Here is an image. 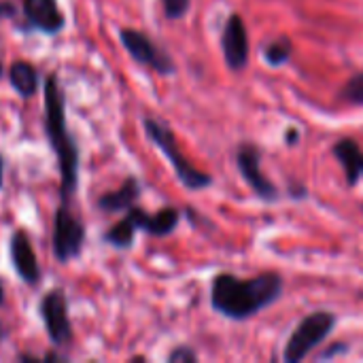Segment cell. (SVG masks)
<instances>
[{
    "label": "cell",
    "mask_w": 363,
    "mask_h": 363,
    "mask_svg": "<svg viewBox=\"0 0 363 363\" xmlns=\"http://www.w3.org/2000/svg\"><path fill=\"white\" fill-rule=\"evenodd\" d=\"M283 294V277L277 272H264L253 279H238L236 274L221 272L211 285L213 308L234 321H245L264 308L272 306Z\"/></svg>",
    "instance_id": "cell-1"
},
{
    "label": "cell",
    "mask_w": 363,
    "mask_h": 363,
    "mask_svg": "<svg viewBox=\"0 0 363 363\" xmlns=\"http://www.w3.org/2000/svg\"><path fill=\"white\" fill-rule=\"evenodd\" d=\"M45 113H47V134L51 138V145L60 160V172H62V189L64 194H70L77 185V168H79V155L77 147L72 145L66 119H64V100L57 89V81L53 77L45 83Z\"/></svg>",
    "instance_id": "cell-2"
},
{
    "label": "cell",
    "mask_w": 363,
    "mask_h": 363,
    "mask_svg": "<svg viewBox=\"0 0 363 363\" xmlns=\"http://www.w3.org/2000/svg\"><path fill=\"white\" fill-rule=\"evenodd\" d=\"M145 132H147V136L157 145V149L170 160V164H172V168H174L179 181H181L187 189L200 191V189H206V187L213 183V177H211V174H206V172H202V170H198L196 166L189 164V160L183 155V151H181V147H179V143H177L174 132H172L162 119L147 117V119H145Z\"/></svg>",
    "instance_id": "cell-3"
},
{
    "label": "cell",
    "mask_w": 363,
    "mask_h": 363,
    "mask_svg": "<svg viewBox=\"0 0 363 363\" xmlns=\"http://www.w3.org/2000/svg\"><path fill=\"white\" fill-rule=\"evenodd\" d=\"M336 325V315L328 313V311H317L308 317H304L296 330L291 332L287 347H285V362L298 363L306 359V355L317 349L321 342H325V338L332 334Z\"/></svg>",
    "instance_id": "cell-4"
},
{
    "label": "cell",
    "mask_w": 363,
    "mask_h": 363,
    "mask_svg": "<svg viewBox=\"0 0 363 363\" xmlns=\"http://www.w3.org/2000/svg\"><path fill=\"white\" fill-rule=\"evenodd\" d=\"M119 36H121L123 47L128 49V53H130L136 62H140V64L153 68V70L160 72V74H172V72H174V62H172V57H170L162 47H157L147 34H143V32H138V30H121Z\"/></svg>",
    "instance_id": "cell-5"
},
{
    "label": "cell",
    "mask_w": 363,
    "mask_h": 363,
    "mask_svg": "<svg viewBox=\"0 0 363 363\" xmlns=\"http://www.w3.org/2000/svg\"><path fill=\"white\" fill-rule=\"evenodd\" d=\"M221 49H223V57L225 64L232 72H240L242 68H247L249 64V53H251V45H249V32H247V23L245 19L234 13L228 17L223 32H221Z\"/></svg>",
    "instance_id": "cell-6"
},
{
    "label": "cell",
    "mask_w": 363,
    "mask_h": 363,
    "mask_svg": "<svg viewBox=\"0 0 363 363\" xmlns=\"http://www.w3.org/2000/svg\"><path fill=\"white\" fill-rule=\"evenodd\" d=\"M236 164H238V170H240L242 179L249 183V187L262 200H277L279 198L277 185L259 168V164H262V151L255 145L242 143L238 147V153H236Z\"/></svg>",
    "instance_id": "cell-7"
},
{
    "label": "cell",
    "mask_w": 363,
    "mask_h": 363,
    "mask_svg": "<svg viewBox=\"0 0 363 363\" xmlns=\"http://www.w3.org/2000/svg\"><path fill=\"white\" fill-rule=\"evenodd\" d=\"M81 245H83V225L66 208H60L55 215V232H53V249L57 259L68 262L79 253Z\"/></svg>",
    "instance_id": "cell-8"
},
{
    "label": "cell",
    "mask_w": 363,
    "mask_h": 363,
    "mask_svg": "<svg viewBox=\"0 0 363 363\" xmlns=\"http://www.w3.org/2000/svg\"><path fill=\"white\" fill-rule=\"evenodd\" d=\"M40 315L47 328L49 338L55 345H62L70 338V323H68V315H66V302L64 296L60 291H51L45 296L43 304H40Z\"/></svg>",
    "instance_id": "cell-9"
},
{
    "label": "cell",
    "mask_w": 363,
    "mask_h": 363,
    "mask_svg": "<svg viewBox=\"0 0 363 363\" xmlns=\"http://www.w3.org/2000/svg\"><path fill=\"white\" fill-rule=\"evenodd\" d=\"M332 153L340 162L345 170V179L351 187H355L359 181H363V151L353 138H340L334 145Z\"/></svg>",
    "instance_id": "cell-10"
},
{
    "label": "cell",
    "mask_w": 363,
    "mask_h": 363,
    "mask_svg": "<svg viewBox=\"0 0 363 363\" xmlns=\"http://www.w3.org/2000/svg\"><path fill=\"white\" fill-rule=\"evenodd\" d=\"M11 257H13V266L19 272V277L26 283H36L40 272H38V264L32 251V245L28 240V236L23 232H15L11 238Z\"/></svg>",
    "instance_id": "cell-11"
},
{
    "label": "cell",
    "mask_w": 363,
    "mask_h": 363,
    "mask_svg": "<svg viewBox=\"0 0 363 363\" xmlns=\"http://www.w3.org/2000/svg\"><path fill=\"white\" fill-rule=\"evenodd\" d=\"M23 11L28 19L45 32H57L64 26V15L57 11L55 0H23Z\"/></svg>",
    "instance_id": "cell-12"
},
{
    "label": "cell",
    "mask_w": 363,
    "mask_h": 363,
    "mask_svg": "<svg viewBox=\"0 0 363 363\" xmlns=\"http://www.w3.org/2000/svg\"><path fill=\"white\" fill-rule=\"evenodd\" d=\"M130 217L134 219V223H136L138 230H145V232H149L153 236H166L179 223V213L174 208H162L155 215H147L140 208H132L130 211Z\"/></svg>",
    "instance_id": "cell-13"
},
{
    "label": "cell",
    "mask_w": 363,
    "mask_h": 363,
    "mask_svg": "<svg viewBox=\"0 0 363 363\" xmlns=\"http://www.w3.org/2000/svg\"><path fill=\"white\" fill-rule=\"evenodd\" d=\"M138 198V183L134 179H128L117 191L113 194H106L100 198L98 206L108 211V213H115V211H125V208H132L134 200Z\"/></svg>",
    "instance_id": "cell-14"
},
{
    "label": "cell",
    "mask_w": 363,
    "mask_h": 363,
    "mask_svg": "<svg viewBox=\"0 0 363 363\" xmlns=\"http://www.w3.org/2000/svg\"><path fill=\"white\" fill-rule=\"evenodd\" d=\"M11 83L21 96L28 98L36 91V70L26 62H17L11 68Z\"/></svg>",
    "instance_id": "cell-15"
},
{
    "label": "cell",
    "mask_w": 363,
    "mask_h": 363,
    "mask_svg": "<svg viewBox=\"0 0 363 363\" xmlns=\"http://www.w3.org/2000/svg\"><path fill=\"white\" fill-rule=\"evenodd\" d=\"M262 53H264V60L270 66H283V64L289 62V57L294 53V43L287 36H281V38H274L268 45H264Z\"/></svg>",
    "instance_id": "cell-16"
},
{
    "label": "cell",
    "mask_w": 363,
    "mask_h": 363,
    "mask_svg": "<svg viewBox=\"0 0 363 363\" xmlns=\"http://www.w3.org/2000/svg\"><path fill=\"white\" fill-rule=\"evenodd\" d=\"M136 230H138V228H136L134 219L128 215L123 221H119V223L106 234V240H108L111 245H115V247H130L132 240H134V232H136Z\"/></svg>",
    "instance_id": "cell-17"
},
{
    "label": "cell",
    "mask_w": 363,
    "mask_h": 363,
    "mask_svg": "<svg viewBox=\"0 0 363 363\" xmlns=\"http://www.w3.org/2000/svg\"><path fill=\"white\" fill-rule=\"evenodd\" d=\"M345 100H349L351 104L363 106V72H357L355 77L349 79V83L342 89Z\"/></svg>",
    "instance_id": "cell-18"
},
{
    "label": "cell",
    "mask_w": 363,
    "mask_h": 363,
    "mask_svg": "<svg viewBox=\"0 0 363 363\" xmlns=\"http://www.w3.org/2000/svg\"><path fill=\"white\" fill-rule=\"evenodd\" d=\"M162 4H164V13L168 19H181L189 11L191 0H162Z\"/></svg>",
    "instance_id": "cell-19"
},
{
    "label": "cell",
    "mask_w": 363,
    "mask_h": 363,
    "mask_svg": "<svg viewBox=\"0 0 363 363\" xmlns=\"http://www.w3.org/2000/svg\"><path fill=\"white\" fill-rule=\"evenodd\" d=\"M168 362L170 363H196L198 362V355H196V351H191L189 347H179V349H174V351L168 355Z\"/></svg>",
    "instance_id": "cell-20"
},
{
    "label": "cell",
    "mask_w": 363,
    "mask_h": 363,
    "mask_svg": "<svg viewBox=\"0 0 363 363\" xmlns=\"http://www.w3.org/2000/svg\"><path fill=\"white\" fill-rule=\"evenodd\" d=\"M298 138H300L298 130H294V128H291V130L287 132V140H289V145H296V143H298Z\"/></svg>",
    "instance_id": "cell-21"
},
{
    "label": "cell",
    "mask_w": 363,
    "mask_h": 363,
    "mask_svg": "<svg viewBox=\"0 0 363 363\" xmlns=\"http://www.w3.org/2000/svg\"><path fill=\"white\" fill-rule=\"evenodd\" d=\"M2 298H4V291H2V281H0V304H2Z\"/></svg>",
    "instance_id": "cell-22"
},
{
    "label": "cell",
    "mask_w": 363,
    "mask_h": 363,
    "mask_svg": "<svg viewBox=\"0 0 363 363\" xmlns=\"http://www.w3.org/2000/svg\"><path fill=\"white\" fill-rule=\"evenodd\" d=\"M0 185H2V162H0Z\"/></svg>",
    "instance_id": "cell-23"
},
{
    "label": "cell",
    "mask_w": 363,
    "mask_h": 363,
    "mask_svg": "<svg viewBox=\"0 0 363 363\" xmlns=\"http://www.w3.org/2000/svg\"><path fill=\"white\" fill-rule=\"evenodd\" d=\"M362 211H363V206H362Z\"/></svg>",
    "instance_id": "cell-24"
}]
</instances>
